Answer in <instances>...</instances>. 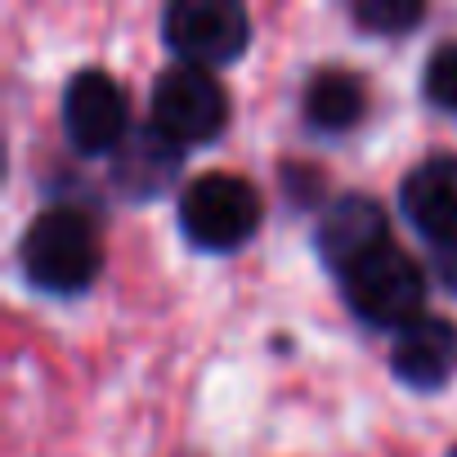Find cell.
Wrapping results in <instances>:
<instances>
[{
	"label": "cell",
	"instance_id": "obj_1",
	"mask_svg": "<svg viewBox=\"0 0 457 457\" xmlns=\"http://www.w3.org/2000/svg\"><path fill=\"white\" fill-rule=\"evenodd\" d=\"M19 265H23V278L41 292H54V296L86 292L95 274L104 270V243H99L95 220L77 206H50L32 215L19 243Z\"/></svg>",
	"mask_w": 457,
	"mask_h": 457
},
{
	"label": "cell",
	"instance_id": "obj_2",
	"mask_svg": "<svg viewBox=\"0 0 457 457\" xmlns=\"http://www.w3.org/2000/svg\"><path fill=\"white\" fill-rule=\"evenodd\" d=\"M179 228L202 252H234L261 228V193L234 170H202L179 193Z\"/></svg>",
	"mask_w": 457,
	"mask_h": 457
},
{
	"label": "cell",
	"instance_id": "obj_3",
	"mask_svg": "<svg viewBox=\"0 0 457 457\" xmlns=\"http://www.w3.org/2000/svg\"><path fill=\"white\" fill-rule=\"evenodd\" d=\"M341 287H345V305L372 328H395L399 332L417 314H426L421 310L426 274L399 243H386L372 256H363L354 270H345Z\"/></svg>",
	"mask_w": 457,
	"mask_h": 457
},
{
	"label": "cell",
	"instance_id": "obj_4",
	"mask_svg": "<svg viewBox=\"0 0 457 457\" xmlns=\"http://www.w3.org/2000/svg\"><path fill=\"white\" fill-rule=\"evenodd\" d=\"M162 41L188 68H220L247 50L252 19L234 0H175L162 14Z\"/></svg>",
	"mask_w": 457,
	"mask_h": 457
},
{
	"label": "cell",
	"instance_id": "obj_5",
	"mask_svg": "<svg viewBox=\"0 0 457 457\" xmlns=\"http://www.w3.org/2000/svg\"><path fill=\"white\" fill-rule=\"evenodd\" d=\"M228 121V90L220 86V77L211 68H188V63H170L166 72H157L153 81V126L184 144H206L224 130Z\"/></svg>",
	"mask_w": 457,
	"mask_h": 457
},
{
	"label": "cell",
	"instance_id": "obj_6",
	"mask_svg": "<svg viewBox=\"0 0 457 457\" xmlns=\"http://www.w3.org/2000/svg\"><path fill=\"white\" fill-rule=\"evenodd\" d=\"M63 135L77 153L104 157L117 153L130 135V104L112 72L81 68L63 90Z\"/></svg>",
	"mask_w": 457,
	"mask_h": 457
},
{
	"label": "cell",
	"instance_id": "obj_7",
	"mask_svg": "<svg viewBox=\"0 0 457 457\" xmlns=\"http://www.w3.org/2000/svg\"><path fill=\"white\" fill-rule=\"evenodd\" d=\"M314 243H319V256L345 274L354 270L363 256H372L377 247L395 243L390 238V215L377 197L368 193H341L323 215H319V228H314Z\"/></svg>",
	"mask_w": 457,
	"mask_h": 457
},
{
	"label": "cell",
	"instance_id": "obj_8",
	"mask_svg": "<svg viewBox=\"0 0 457 457\" xmlns=\"http://www.w3.org/2000/svg\"><path fill=\"white\" fill-rule=\"evenodd\" d=\"M399 211L435 247H457V157H430L399 184Z\"/></svg>",
	"mask_w": 457,
	"mask_h": 457
},
{
	"label": "cell",
	"instance_id": "obj_9",
	"mask_svg": "<svg viewBox=\"0 0 457 457\" xmlns=\"http://www.w3.org/2000/svg\"><path fill=\"white\" fill-rule=\"evenodd\" d=\"M457 368V328L444 314H417L395 332L390 372L412 390H439Z\"/></svg>",
	"mask_w": 457,
	"mask_h": 457
},
{
	"label": "cell",
	"instance_id": "obj_10",
	"mask_svg": "<svg viewBox=\"0 0 457 457\" xmlns=\"http://www.w3.org/2000/svg\"><path fill=\"white\" fill-rule=\"evenodd\" d=\"M179 170V144L166 139L157 126L130 130L126 144L112 153V175L126 197H157Z\"/></svg>",
	"mask_w": 457,
	"mask_h": 457
},
{
	"label": "cell",
	"instance_id": "obj_11",
	"mask_svg": "<svg viewBox=\"0 0 457 457\" xmlns=\"http://www.w3.org/2000/svg\"><path fill=\"white\" fill-rule=\"evenodd\" d=\"M363 108H368V90L350 68H319V72H310V81L301 90L305 121L314 130H328V135L350 130L363 117Z\"/></svg>",
	"mask_w": 457,
	"mask_h": 457
},
{
	"label": "cell",
	"instance_id": "obj_12",
	"mask_svg": "<svg viewBox=\"0 0 457 457\" xmlns=\"http://www.w3.org/2000/svg\"><path fill=\"white\" fill-rule=\"evenodd\" d=\"M421 14L426 10L417 5V0H359L354 5V23L377 32V37H399V32L417 28Z\"/></svg>",
	"mask_w": 457,
	"mask_h": 457
},
{
	"label": "cell",
	"instance_id": "obj_13",
	"mask_svg": "<svg viewBox=\"0 0 457 457\" xmlns=\"http://www.w3.org/2000/svg\"><path fill=\"white\" fill-rule=\"evenodd\" d=\"M421 90L435 108L457 117V41H444V46L430 50L426 72H421Z\"/></svg>",
	"mask_w": 457,
	"mask_h": 457
},
{
	"label": "cell",
	"instance_id": "obj_14",
	"mask_svg": "<svg viewBox=\"0 0 457 457\" xmlns=\"http://www.w3.org/2000/svg\"><path fill=\"white\" fill-rule=\"evenodd\" d=\"M448 457H457V444H453V453H448Z\"/></svg>",
	"mask_w": 457,
	"mask_h": 457
}]
</instances>
